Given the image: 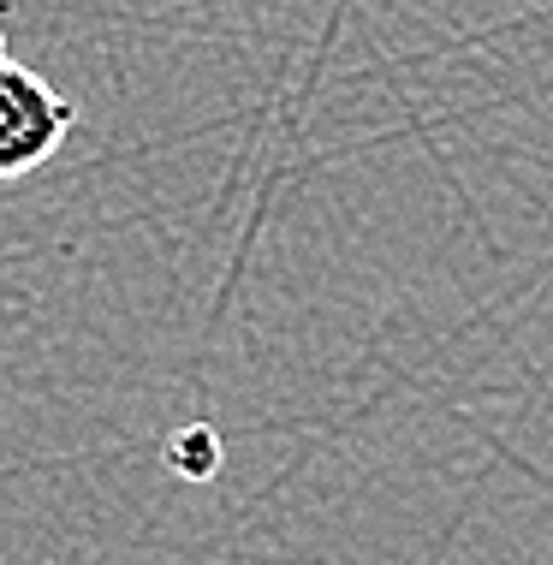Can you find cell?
Here are the masks:
<instances>
[{
    "mask_svg": "<svg viewBox=\"0 0 553 565\" xmlns=\"http://www.w3.org/2000/svg\"><path fill=\"white\" fill-rule=\"evenodd\" d=\"M72 102L42 78L0 54V179H24L49 167L72 137Z\"/></svg>",
    "mask_w": 553,
    "mask_h": 565,
    "instance_id": "1",
    "label": "cell"
},
{
    "mask_svg": "<svg viewBox=\"0 0 553 565\" xmlns=\"http://www.w3.org/2000/svg\"><path fill=\"white\" fill-rule=\"evenodd\" d=\"M167 465H173V477H184V482H209L214 470H221V435H214L209 423L179 429L167 440Z\"/></svg>",
    "mask_w": 553,
    "mask_h": 565,
    "instance_id": "2",
    "label": "cell"
},
{
    "mask_svg": "<svg viewBox=\"0 0 553 565\" xmlns=\"http://www.w3.org/2000/svg\"><path fill=\"white\" fill-rule=\"evenodd\" d=\"M0 54H7V24H0Z\"/></svg>",
    "mask_w": 553,
    "mask_h": 565,
    "instance_id": "3",
    "label": "cell"
}]
</instances>
